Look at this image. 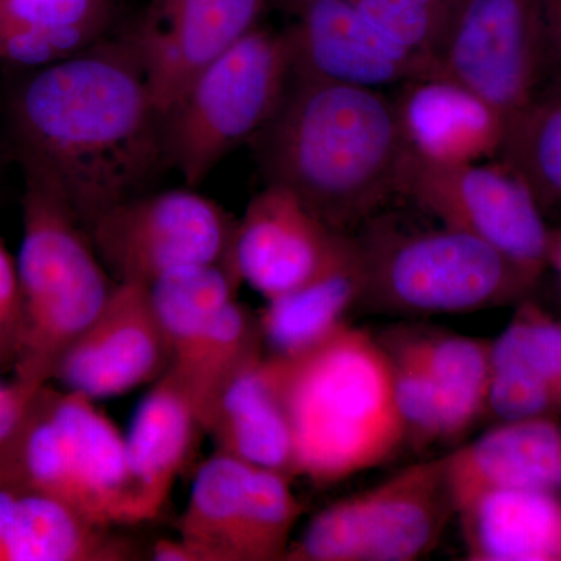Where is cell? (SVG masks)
I'll return each mask as SVG.
<instances>
[{"label": "cell", "mask_w": 561, "mask_h": 561, "mask_svg": "<svg viewBox=\"0 0 561 561\" xmlns=\"http://www.w3.org/2000/svg\"><path fill=\"white\" fill-rule=\"evenodd\" d=\"M7 108L22 169L49 181L87 230L169 168L162 114L124 33L32 70Z\"/></svg>", "instance_id": "obj_1"}, {"label": "cell", "mask_w": 561, "mask_h": 561, "mask_svg": "<svg viewBox=\"0 0 561 561\" xmlns=\"http://www.w3.org/2000/svg\"><path fill=\"white\" fill-rule=\"evenodd\" d=\"M251 144L265 184L290 191L346 234L400 192L408 158L386 92L294 73L275 116Z\"/></svg>", "instance_id": "obj_2"}, {"label": "cell", "mask_w": 561, "mask_h": 561, "mask_svg": "<svg viewBox=\"0 0 561 561\" xmlns=\"http://www.w3.org/2000/svg\"><path fill=\"white\" fill-rule=\"evenodd\" d=\"M286 402L298 478L316 485L379 467L408 443L389 357L378 337L348 323L287 357Z\"/></svg>", "instance_id": "obj_3"}, {"label": "cell", "mask_w": 561, "mask_h": 561, "mask_svg": "<svg viewBox=\"0 0 561 561\" xmlns=\"http://www.w3.org/2000/svg\"><path fill=\"white\" fill-rule=\"evenodd\" d=\"M16 267L22 335L13 381L35 394L54 381L62 354L101 312L116 280L60 192L28 169Z\"/></svg>", "instance_id": "obj_4"}, {"label": "cell", "mask_w": 561, "mask_h": 561, "mask_svg": "<svg viewBox=\"0 0 561 561\" xmlns=\"http://www.w3.org/2000/svg\"><path fill=\"white\" fill-rule=\"evenodd\" d=\"M94 402L50 383L43 387L0 486L38 491L111 529L149 522L125 435Z\"/></svg>", "instance_id": "obj_5"}, {"label": "cell", "mask_w": 561, "mask_h": 561, "mask_svg": "<svg viewBox=\"0 0 561 561\" xmlns=\"http://www.w3.org/2000/svg\"><path fill=\"white\" fill-rule=\"evenodd\" d=\"M356 239L364 260L359 306L370 311L476 312L516 300L535 284L489 243L445 225L437 230L373 225Z\"/></svg>", "instance_id": "obj_6"}, {"label": "cell", "mask_w": 561, "mask_h": 561, "mask_svg": "<svg viewBox=\"0 0 561 561\" xmlns=\"http://www.w3.org/2000/svg\"><path fill=\"white\" fill-rule=\"evenodd\" d=\"M291 77L286 32L254 27L206 65L162 116L165 160L198 187L275 116Z\"/></svg>", "instance_id": "obj_7"}, {"label": "cell", "mask_w": 561, "mask_h": 561, "mask_svg": "<svg viewBox=\"0 0 561 561\" xmlns=\"http://www.w3.org/2000/svg\"><path fill=\"white\" fill-rule=\"evenodd\" d=\"M456 516L446 456L420 461L317 513L287 561H415Z\"/></svg>", "instance_id": "obj_8"}, {"label": "cell", "mask_w": 561, "mask_h": 561, "mask_svg": "<svg viewBox=\"0 0 561 561\" xmlns=\"http://www.w3.org/2000/svg\"><path fill=\"white\" fill-rule=\"evenodd\" d=\"M238 219L219 203L181 187L142 192L101 214L92 245L116 283L151 286L192 265L232 264Z\"/></svg>", "instance_id": "obj_9"}, {"label": "cell", "mask_w": 561, "mask_h": 561, "mask_svg": "<svg viewBox=\"0 0 561 561\" xmlns=\"http://www.w3.org/2000/svg\"><path fill=\"white\" fill-rule=\"evenodd\" d=\"M400 192L445 227L489 243L534 283L548 267L551 230L530 187L507 162L449 168L408 153Z\"/></svg>", "instance_id": "obj_10"}, {"label": "cell", "mask_w": 561, "mask_h": 561, "mask_svg": "<svg viewBox=\"0 0 561 561\" xmlns=\"http://www.w3.org/2000/svg\"><path fill=\"white\" fill-rule=\"evenodd\" d=\"M301 515L290 479L214 453L192 483L179 537L195 561L286 560Z\"/></svg>", "instance_id": "obj_11"}, {"label": "cell", "mask_w": 561, "mask_h": 561, "mask_svg": "<svg viewBox=\"0 0 561 561\" xmlns=\"http://www.w3.org/2000/svg\"><path fill=\"white\" fill-rule=\"evenodd\" d=\"M432 72L511 122L549 81L541 0H454Z\"/></svg>", "instance_id": "obj_12"}, {"label": "cell", "mask_w": 561, "mask_h": 561, "mask_svg": "<svg viewBox=\"0 0 561 561\" xmlns=\"http://www.w3.org/2000/svg\"><path fill=\"white\" fill-rule=\"evenodd\" d=\"M289 24L291 73L386 91L431 72L432 62L412 54L367 20L351 0H275Z\"/></svg>", "instance_id": "obj_13"}, {"label": "cell", "mask_w": 561, "mask_h": 561, "mask_svg": "<svg viewBox=\"0 0 561 561\" xmlns=\"http://www.w3.org/2000/svg\"><path fill=\"white\" fill-rule=\"evenodd\" d=\"M271 0H150L124 32L162 116L187 83L260 25Z\"/></svg>", "instance_id": "obj_14"}, {"label": "cell", "mask_w": 561, "mask_h": 561, "mask_svg": "<svg viewBox=\"0 0 561 561\" xmlns=\"http://www.w3.org/2000/svg\"><path fill=\"white\" fill-rule=\"evenodd\" d=\"M171 367V350L150 286L116 283L101 312L62 354L54 381L98 401L157 382Z\"/></svg>", "instance_id": "obj_15"}, {"label": "cell", "mask_w": 561, "mask_h": 561, "mask_svg": "<svg viewBox=\"0 0 561 561\" xmlns=\"http://www.w3.org/2000/svg\"><path fill=\"white\" fill-rule=\"evenodd\" d=\"M343 234L290 191L265 184L238 219L232 264L242 283L272 300L317 275Z\"/></svg>", "instance_id": "obj_16"}, {"label": "cell", "mask_w": 561, "mask_h": 561, "mask_svg": "<svg viewBox=\"0 0 561 561\" xmlns=\"http://www.w3.org/2000/svg\"><path fill=\"white\" fill-rule=\"evenodd\" d=\"M398 88L391 99L412 158L449 168L500 158L508 124L481 95L432 70Z\"/></svg>", "instance_id": "obj_17"}, {"label": "cell", "mask_w": 561, "mask_h": 561, "mask_svg": "<svg viewBox=\"0 0 561 561\" xmlns=\"http://www.w3.org/2000/svg\"><path fill=\"white\" fill-rule=\"evenodd\" d=\"M286 376L287 357L265 351L221 394L206 434L216 453L294 481L298 474Z\"/></svg>", "instance_id": "obj_18"}, {"label": "cell", "mask_w": 561, "mask_h": 561, "mask_svg": "<svg viewBox=\"0 0 561 561\" xmlns=\"http://www.w3.org/2000/svg\"><path fill=\"white\" fill-rule=\"evenodd\" d=\"M456 515L491 490L561 493V424L552 416L501 423L446 454Z\"/></svg>", "instance_id": "obj_19"}, {"label": "cell", "mask_w": 561, "mask_h": 561, "mask_svg": "<svg viewBox=\"0 0 561 561\" xmlns=\"http://www.w3.org/2000/svg\"><path fill=\"white\" fill-rule=\"evenodd\" d=\"M130 541L62 502L21 486H0V561H124Z\"/></svg>", "instance_id": "obj_20"}, {"label": "cell", "mask_w": 561, "mask_h": 561, "mask_svg": "<svg viewBox=\"0 0 561 561\" xmlns=\"http://www.w3.org/2000/svg\"><path fill=\"white\" fill-rule=\"evenodd\" d=\"M364 291V260L356 236L343 234L323 268L294 290L265 301L257 312L265 351L294 357L346 323Z\"/></svg>", "instance_id": "obj_21"}, {"label": "cell", "mask_w": 561, "mask_h": 561, "mask_svg": "<svg viewBox=\"0 0 561 561\" xmlns=\"http://www.w3.org/2000/svg\"><path fill=\"white\" fill-rule=\"evenodd\" d=\"M456 516L468 560L561 561L560 493L491 490L467 502Z\"/></svg>", "instance_id": "obj_22"}, {"label": "cell", "mask_w": 561, "mask_h": 561, "mask_svg": "<svg viewBox=\"0 0 561 561\" xmlns=\"http://www.w3.org/2000/svg\"><path fill=\"white\" fill-rule=\"evenodd\" d=\"M197 431L202 427L191 401L165 371L140 402L125 435L128 461L149 522L168 502Z\"/></svg>", "instance_id": "obj_23"}, {"label": "cell", "mask_w": 561, "mask_h": 561, "mask_svg": "<svg viewBox=\"0 0 561 561\" xmlns=\"http://www.w3.org/2000/svg\"><path fill=\"white\" fill-rule=\"evenodd\" d=\"M110 0H0V58L46 68L106 38Z\"/></svg>", "instance_id": "obj_24"}, {"label": "cell", "mask_w": 561, "mask_h": 561, "mask_svg": "<svg viewBox=\"0 0 561 561\" xmlns=\"http://www.w3.org/2000/svg\"><path fill=\"white\" fill-rule=\"evenodd\" d=\"M386 331L412 351L440 391L445 440L460 438L486 412L491 342L412 324Z\"/></svg>", "instance_id": "obj_25"}, {"label": "cell", "mask_w": 561, "mask_h": 561, "mask_svg": "<svg viewBox=\"0 0 561 561\" xmlns=\"http://www.w3.org/2000/svg\"><path fill=\"white\" fill-rule=\"evenodd\" d=\"M241 283L234 265L206 264L179 268L151 284V300L171 350L168 371L176 375L186 368L210 323L234 300Z\"/></svg>", "instance_id": "obj_26"}, {"label": "cell", "mask_w": 561, "mask_h": 561, "mask_svg": "<svg viewBox=\"0 0 561 561\" xmlns=\"http://www.w3.org/2000/svg\"><path fill=\"white\" fill-rule=\"evenodd\" d=\"M264 353L257 312L234 298L210 323L186 368L168 371L191 401L203 432L225 390Z\"/></svg>", "instance_id": "obj_27"}, {"label": "cell", "mask_w": 561, "mask_h": 561, "mask_svg": "<svg viewBox=\"0 0 561 561\" xmlns=\"http://www.w3.org/2000/svg\"><path fill=\"white\" fill-rule=\"evenodd\" d=\"M500 160L526 181L545 217L561 216V81L549 80L508 122Z\"/></svg>", "instance_id": "obj_28"}, {"label": "cell", "mask_w": 561, "mask_h": 561, "mask_svg": "<svg viewBox=\"0 0 561 561\" xmlns=\"http://www.w3.org/2000/svg\"><path fill=\"white\" fill-rule=\"evenodd\" d=\"M491 368H511L549 383L561 394V323L524 302L496 341Z\"/></svg>", "instance_id": "obj_29"}, {"label": "cell", "mask_w": 561, "mask_h": 561, "mask_svg": "<svg viewBox=\"0 0 561 561\" xmlns=\"http://www.w3.org/2000/svg\"><path fill=\"white\" fill-rule=\"evenodd\" d=\"M390 360L394 400L404 423L408 442L419 448L445 440V416L440 391L411 350L389 332L378 335Z\"/></svg>", "instance_id": "obj_30"}, {"label": "cell", "mask_w": 561, "mask_h": 561, "mask_svg": "<svg viewBox=\"0 0 561 561\" xmlns=\"http://www.w3.org/2000/svg\"><path fill=\"white\" fill-rule=\"evenodd\" d=\"M354 5L404 49L426 58L434 68L435 51L454 0H351Z\"/></svg>", "instance_id": "obj_31"}, {"label": "cell", "mask_w": 561, "mask_h": 561, "mask_svg": "<svg viewBox=\"0 0 561 561\" xmlns=\"http://www.w3.org/2000/svg\"><path fill=\"white\" fill-rule=\"evenodd\" d=\"M560 408L561 394L549 383L511 368H491L486 412L502 423L552 416Z\"/></svg>", "instance_id": "obj_32"}, {"label": "cell", "mask_w": 561, "mask_h": 561, "mask_svg": "<svg viewBox=\"0 0 561 561\" xmlns=\"http://www.w3.org/2000/svg\"><path fill=\"white\" fill-rule=\"evenodd\" d=\"M21 335L22 300L16 261L0 241V375L13 373Z\"/></svg>", "instance_id": "obj_33"}, {"label": "cell", "mask_w": 561, "mask_h": 561, "mask_svg": "<svg viewBox=\"0 0 561 561\" xmlns=\"http://www.w3.org/2000/svg\"><path fill=\"white\" fill-rule=\"evenodd\" d=\"M36 394V393H35ZM35 394L0 379V476L16 448Z\"/></svg>", "instance_id": "obj_34"}, {"label": "cell", "mask_w": 561, "mask_h": 561, "mask_svg": "<svg viewBox=\"0 0 561 561\" xmlns=\"http://www.w3.org/2000/svg\"><path fill=\"white\" fill-rule=\"evenodd\" d=\"M549 80L561 81V0H541Z\"/></svg>", "instance_id": "obj_35"}, {"label": "cell", "mask_w": 561, "mask_h": 561, "mask_svg": "<svg viewBox=\"0 0 561 561\" xmlns=\"http://www.w3.org/2000/svg\"><path fill=\"white\" fill-rule=\"evenodd\" d=\"M150 559L154 561H195L186 542L176 538H160L151 546Z\"/></svg>", "instance_id": "obj_36"}, {"label": "cell", "mask_w": 561, "mask_h": 561, "mask_svg": "<svg viewBox=\"0 0 561 561\" xmlns=\"http://www.w3.org/2000/svg\"><path fill=\"white\" fill-rule=\"evenodd\" d=\"M549 265L557 272L561 280V227L551 230V243H549Z\"/></svg>", "instance_id": "obj_37"}]
</instances>
